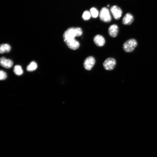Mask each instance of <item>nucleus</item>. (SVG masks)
Wrapping results in <instances>:
<instances>
[{"mask_svg":"<svg viewBox=\"0 0 157 157\" xmlns=\"http://www.w3.org/2000/svg\"><path fill=\"white\" fill-rule=\"evenodd\" d=\"M83 34V31L80 28H70L67 29L63 35L64 42L66 45L76 42V37L81 36Z\"/></svg>","mask_w":157,"mask_h":157,"instance_id":"1","label":"nucleus"},{"mask_svg":"<svg viewBox=\"0 0 157 157\" xmlns=\"http://www.w3.org/2000/svg\"><path fill=\"white\" fill-rule=\"evenodd\" d=\"M138 43L134 39H131L126 41L124 44L123 48L127 52H132L136 47Z\"/></svg>","mask_w":157,"mask_h":157,"instance_id":"2","label":"nucleus"},{"mask_svg":"<svg viewBox=\"0 0 157 157\" xmlns=\"http://www.w3.org/2000/svg\"><path fill=\"white\" fill-rule=\"evenodd\" d=\"M100 18L104 22L109 23L111 20V17L109 10L107 8H103L100 11Z\"/></svg>","mask_w":157,"mask_h":157,"instance_id":"3","label":"nucleus"},{"mask_svg":"<svg viewBox=\"0 0 157 157\" xmlns=\"http://www.w3.org/2000/svg\"><path fill=\"white\" fill-rule=\"evenodd\" d=\"M116 61L113 58H109L104 62L103 66L106 70H111L113 69L116 65Z\"/></svg>","mask_w":157,"mask_h":157,"instance_id":"4","label":"nucleus"},{"mask_svg":"<svg viewBox=\"0 0 157 157\" xmlns=\"http://www.w3.org/2000/svg\"><path fill=\"white\" fill-rule=\"evenodd\" d=\"M95 63L94 58L92 56L88 57L86 58L84 63V66L87 70H90L94 66Z\"/></svg>","mask_w":157,"mask_h":157,"instance_id":"5","label":"nucleus"},{"mask_svg":"<svg viewBox=\"0 0 157 157\" xmlns=\"http://www.w3.org/2000/svg\"><path fill=\"white\" fill-rule=\"evenodd\" d=\"M110 11L116 19H119L122 14V11L121 9L116 5L113 6L111 7Z\"/></svg>","mask_w":157,"mask_h":157,"instance_id":"6","label":"nucleus"},{"mask_svg":"<svg viewBox=\"0 0 157 157\" xmlns=\"http://www.w3.org/2000/svg\"><path fill=\"white\" fill-rule=\"evenodd\" d=\"M93 42L97 46L101 47L105 44V40L103 36L100 35H97L94 37Z\"/></svg>","mask_w":157,"mask_h":157,"instance_id":"7","label":"nucleus"},{"mask_svg":"<svg viewBox=\"0 0 157 157\" xmlns=\"http://www.w3.org/2000/svg\"><path fill=\"white\" fill-rule=\"evenodd\" d=\"M119 28L116 25L113 24L110 26L108 29V33L110 36L112 37L115 38L117 36L118 34Z\"/></svg>","mask_w":157,"mask_h":157,"instance_id":"8","label":"nucleus"},{"mask_svg":"<svg viewBox=\"0 0 157 157\" xmlns=\"http://www.w3.org/2000/svg\"><path fill=\"white\" fill-rule=\"evenodd\" d=\"M0 63L1 66L7 68H9L13 66V61L9 59H7L5 57H3L1 58Z\"/></svg>","mask_w":157,"mask_h":157,"instance_id":"9","label":"nucleus"},{"mask_svg":"<svg viewBox=\"0 0 157 157\" xmlns=\"http://www.w3.org/2000/svg\"><path fill=\"white\" fill-rule=\"evenodd\" d=\"M134 19L133 16L130 13H127L123 18L122 23L125 25H130L132 23Z\"/></svg>","mask_w":157,"mask_h":157,"instance_id":"10","label":"nucleus"},{"mask_svg":"<svg viewBox=\"0 0 157 157\" xmlns=\"http://www.w3.org/2000/svg\"><path fill=\"white\" fill-rule=\"evenodd\" d=\"M11 50V47L7 44H3L0 47V53L3 54L5 52H9Z\"/></svg>","mask_w":157,"mask_h":157,"instance_id":"11","label":"nucleus"},{"mask_svg":"<svg viewBox=\"0 0 157 157\" xmlns=\"http://www.w3.org/2000/svg\"><path fill=\"white\" fill-rule=\"evenodd\" d=\"M37 67V64L34 62H31L28 66L27 70L28 71L31 72L36 70Z\"/></svg>","mask_w":157,"mask_h":157,"instance_id":"12","label":"nucleus"},{"mask_svg":"<svg viewBox=\"0 0 157 157\" xmlns=\"http://www.w3.org/2000/svg\"><path fill=\"white\" fill-rule=\"evenodd\" d=\"M13 71L14 73L18 76L21 75L23 73V71L21 67L19 65L15 66Z\"/></svg>","mask_w":157,"mask_h":157,"instance_id":"13","label":"nucleus"},{"mask_svg":"<svg viewBox=\"0 0 157 157\" xmlns=\"http://www.w3.org/2000/svg\"><path fill=\"white\" fill-rule=\"evenodd\" d=\"M90 12L91 16L93 18H97L99 15V11L96 8L94 7L91 8L90 9Z\"/></svg>","mask_w":157,"mask_h":157,"instance_id":"14","label":"nucleus"},{"mask_svg":"<svg viewBox=\"0 0 157 157\" xmlns=\"http://www.w3.org/2000/svg\"><path fill=\"white\" fill-rule=\"evenodd\" d=\"M91 16V15L90 11H85L83 13L82 17L84 20L87 21L89 20Z\"/></svg>","mask_w":157,"mask_h":157,"instance_id":"15","label":"nucleus"},{"mask_svg":"<svg viewBox=\"0 0 157 157\" xmlns=\"http://www.w3.org/2000/svg\"><path fill=\"white\" fill-rule=\"evenodd\" d=\"M7 76V73L3 70L0 71V80H4L6 79Z\"/></svg>","mask_w":157,"mask_h":157,"instance_id":"16","label":"nucleus"}]
</instances>
